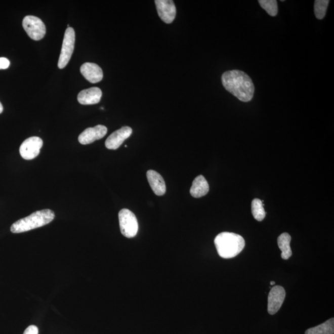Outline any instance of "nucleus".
I'll return each instance as SVG.
<instances>
[{
  "label": "nucleus",
  "mask_w": 334,
  "mask_h": 334,
  "mask_svg": "<svg viewBox=\"0 0 334 334\" xmlns=\"http://www.w3.org/2000/svg\"><path fill=\"white\" fill-rule=\"evenodd\" d=\"M25 31L34 40H40L46 33V27L43 21L37 17L27 16L22 21Z\"/></svg>",
  "instance_id": "423d86ee"
},
{
  "label": "nucleus",
  "mask_w": 334,
  "mask_h": 334,
  "mask_svg": "<svg viewBox=\"0 0 334 334\" xmlns=\"http://www.w3.org/2000/svg\"><path fill=\"white\" fill-rule=\"evenodd\" d=\"M133 130L129 127H123L115 131L109 136L105 141V146L108 149L116 150L118 149L130 136L132 135Z\"/></svg>",
  "instance_id": "9b49d317"
},
{
  "label": "nucleus",
  "mask_w": 334,
  "mask_h": 334,
  "mask_svg": "<svg viewBox=\"0 0 334 334\" xmlns=\"http://www.w3.org/2000/svg\"><path fill=\"white\" fill-rule=\"evenodd\" d=\"M258 2L270 16H275L277 15L278 5L275 0H260Z\"/></svg>",
  "instance_id": "aec40b11"
},
{
  "label": "nucleus",
  "mask_w": 334,
  "mask_h": 334,
  "mask_svg": "<svg viewBox=\"0 0 334 334\" xmlns=\"http://www.w3.org/2000/svg\"><path fill=\"white\" fill-rule=\"evenodd\" d=\"M24 334H38V328L35 325H30L25 330Z\"/></svg>",
  "instance_id": "4be33fe9"
},
{
  "label": "nucleus",
  "mask_w": 334,
  "mask_h": 334,
  "mask_svg": "<svg viewBox=\"0 0 334 334\" xmlns=\"http://www.w3.org/2000/svg\"><path fill=\"white\" fill-rule=\"evenodd\" d=\"M252 211L253 217L258 221H263L266 217V212L264 208L263 201L259 199L253 200Z\"/></svg>",
  "instance_id": "a211bd4d"
},
{
  "label": "nucleus",
  "mask_w": 334,
  "mask_h": 334,
  "mask_svg": "<svg viewBox=\"0 0 334 334\" xmlns=\"http://www.w3.org/2000/svg\"><path fill=\"white\" fill-rule=\"evenodd\" d=\"M217 253L221 258L230 259L235 258L244 249V239L238 234L222 232L214 239Z\"/></svg>",
  "instance_id": "f03ea898"
},
{
  "label": "nucleus",
  "mask_w": 334,
  "mask_h": 334,
  "mask_svg": "<svg viewBox=\"0 0 334 334\" xmlns=\"http://www.w3.org/2000/svg\"><path fill=\"white\" fill-rule=\"evenodd\" d=\"M334 319L327 320L322 324L317 326L309 328L306 331L305 334H333Z\"/></svg>",
  "instance_id": "f3484780"
},
{
  "label": "nucleus",
  "mask_w": 334,
  "mask_h": 334,
  "mask_svg": "<svg viewBox=\"0 0 334 334\" xmlns=\"http://www.w3.org/2000/svg\"><path fill=\"white\" fill-rule=\"evenodd\" d=\"M121 233L125 237L131 238L137 235L139 226L138 220L132 211L123 208L118 214Z\"/></svg>",
  "instance_id": "20e7f679"
},
{
  "label": "nucleus",
  "mask_w": 334,
  "mask_h": 334,
  "mask_svg": "<svg viewBox=\"0 0 334 334\" xmlns=\"http://www.w3.org/2000/svg\"><path fill=\"white\" fill-rule=\"evenodd\" d=\"M222 82L228 92L241 102H249L254 96V84L248 75L243 71L225 72L222 76Z\"/></svg>",
  "instance_id": "f257e3e1"
},
{
  "label": "nucleus",
  "mask_w": 334,
  "mask_h": 334,
  "mask_svg": "<svg viewBox=\"0 0 334 334\" xmlns=\"http://www.w3.org/2000/svg\"><path fill=\"white\" fill-rule=\"evenodd\" d=\"M3 110H4V107H3L2 103L0 102V114H1L3 112Z\"/></svg>",
  "instance_id": "5701e85b"
},
{
  "label": "nucleus",
  "mask_w": 334,
  "mask_h": 334,
  "mask_svg": "<svg viewBox=\"0 0 334 334\" xmlns=\"http://www.w3.org/2000/svg\"><path fill=\"white\" fill-rule=\"evenodd\" d=\"M147 178L150 187L157 196H163L165 193V181L158 172L150 170L147 172Z\"/></svg>",
  "instance_id": "4468645a"
},
{
  "label": "nucleus",
  "mask_w": 334,
  "mask_h": 334,
  "mask_svg": "<svg viewBox=\"0 0 334 334\" xmlns=\"http://www.w3.org/2000/svg\"><path fill=\"white\" fill-rule=\"evenodd\" d=\"M155 4L161 20L166 24H171L177 14L174 2L172 0H155Z\"/></svg>",
  "instance_id": "1a4fd4ad"
},
{
  "label": "nucleus",
  "mask_w": 334,
  "mask_h": 334,
  "mask_svg": "<svg viewBox=\"0 0 334 334\" xmlns=\"http://www.w3.org/2000/svg\"><path fill=\"white\" fill-rule=\"evenodd\" d=\"M43 141L37 136L30 137L25 140L21 145L19 152L25 160H32L40 154Z\"/></svg>",
  "instance_id": "0eeeda50"
},
{
  "label": "nucleus",
  "mask_w": 334,
  "mask_h": 334,
  "mask_svg": "<svg viewBox=\"0 0 334 334\" xmlns=\"http://www.w3.org/2000/svg\"><path fill=\"white\" fill-rule=\"evenodd\" d=\"M107 128L103 125H97L93 128H89L84 131L78 138V141L83 145H87L99 140L107 135Z\"/></svg>",
  "instance_id": "9d476101"
},
{
  "label": "nucleus",
  "mask_w": 334,
  "mask_h": 334,
  "mask_svg": "<svg viewBox=\"0 0 334 334\" xmlns=\"http://www.w3.org/2000/svg\"><path fill=\"white\" fill-rule=\"evenodd\" d=\"M275 285V282H274V281H272V282H271V285Z\"/></svg>",
  "instance_id": "b1692460"
},
{
  "label": "nucleus",
  "mask_w": 334,
  "mask_h": 334,
  "mask_svg": "<svg viewBox=\"0 0 334 334\" xmlns=\"http://www.w3.org/2000/svg\"><path fill=\"white\" fill-rule=\"evenodd\" d=\"M291 236L287 233H283L278 236L277 243L282 254L281 258L283 260H287L292 256V251L290 247Z\"/></svg>",
  "instance_id": "dca6fc26"
},
{
  "label": "nucleus",
  "mask_w": 334,
  "mask_h": 334,
  "mask_svg": "<svg viewBox=\"0 0 334 334\" xmlns=\"http://www.w3.org/2000/svg\"><path fill=\"white\" fill-rule=\"evenodd\" d=\"M210 186L202 175L197 177L193 181L190 189V194L195 198H199L208 193Z\"/></svg>",
  "instance_id": "2eb2a0df"
},
{
  "label": "nucleus",
  "mask_w": 334,
  "mask_h": 334,
  "mask_svg": "<svg viewBox=\"0 0 334 334\" xmlns=\"http://www.w3.org/2000/svg\"><path fill=\"white\" fill-rule=\"evenodd\" d=\"M10 62L7 58H0V69H7L10 66Z\"/></svg>",
  "instance_id": "412c9836"
},
{
  "label": "nucleus",
  "mask_w": 334,
  "mask_h": 334,
  "mask_svg": "<svg viewBox=\"0 0 334 334\" xmlns=\"http://www.w3.org/2000/svg\"><path fill=\"white\" fill-rule=\"evenodd\" d=\"M74 30L72 27H68L64 36L62 48L58 60V66L60 69H63L68 65L74 51Z\"/></svg>",
  "instance_id": "39448f33"
},
{
  "label": "nucleus",
  "mask_w": 334,
  "mask_h": 334,
  "mask_svg": "<svg viewBox=\"0 0 334 334\" xmlns=\"http://www.w3.org/2000/svg\"><path fill=\"white\" fill-rule=\"evenodd\" d=\"M80 72L83 76L91 83H97L103 79V71L101 68L96 63H86L80 67Z\"/></svg>",
  "instance_id": "f8f14e48"
},
{
  "label": "nucleus",
  "mask_w": 334,
  "mask_h": 334,
  "mask_svg": "<svg viewBox=\"0 0 334 334\" xmlns=\"http://www.w3.org/2000/svg\"><path fill=\"white\" fill-rule=\"evenodd\" d=\"M55 213L50 210L36 211L30 216L14 223L11 227V232L20 233L28 232L45 226L54 221Z\"/></svg>",
  "instance_id": "7ed1b4c3"
},
{
  "label": "nucleus",
  "mask_w": 334,
  "mask_h": 334,
  "mask_svg": "<svg viewBox=\"0 0 334 334\" xmlns=\"http://www.w3.org/2000/svg\"><path fill=\"white\" fill-rule=\"evenodd\" d=\"M328 4H329L328 0H316L314 2V14L317 19H324Z\"/></svg>",
  "instance_id": "6ab92c4d"
},
{
  "label": "nucleus",
  "mask_w": 334,
  "mask_h": 334,
  "mask_svg": "<svg viewBox=\"0 0 334 334\" xmlns=\"http://www.w3.org/2000/svg\"><path fill=\"white\" fill-rule=\"evenodd\" d=\"M102 96L101 89L91 88L80 91L77 96V100L82 105H94L98 104Z\"/></svg>",
  "instance_id": "ddd939ff"
},
{
  "label": "nucleus",
  "mask_w": 334,
  "mask_h": 334,
  "mask_svg": "<svg viewBox=\"0 0 334 334\" xmlns=\"http://www.w3.org/2000/svg\"><path fill=\"white\" fill-rule=\"evenodd\" d=\"M285 296L286 292L282 286L277 285L271 288L268 295V305H267V311L270 314L274 315L279 311Z\"/></svg>",
  "instance_id": "6e6552de"
}]
</instances>
